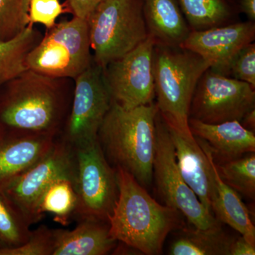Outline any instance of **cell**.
I'll return each instance as SVG.
<instances>
[{
    "label": "cell",
    "instance_id": "16",
    "mask_svg": "<svg viewBox=\"0 0 255 255\" xmlns=\"http://www.w3.org/2000/svg\"><path fill=\"white\" fill-rule=\"evenodd\" d=\"M189 126L193 135L209 145L213 157L224 162L255 152L254 132L238 121L211 124L189 118Z\"/></svg>",
    "mask_w": 255,
    "mask_h": 255
},
{
    "label": "cell",
    "instance_id": "9",
    "mask_svg": "<svg viewBox=\"0 0 255 255\" xmlns=\"http://www.w3.org/2000/svg\"><path fill=\"white\" fill-rule=\"evenodd\" d=\"M155 129L153 178L165 205L185 216L194 228L209 229L221 226V222L204 207L183 179L168 128L159 112L156 117Z\"/></svg>",
    "mask_w": 255,
    "mask_h": 255
},
{
    "label": "cell",
    "instance_id": "28",
    "mask_svg": "<svg viewBox=\"0 0 255 255\" xmlns=\"http://www.w3.org/2000/svg\"><path fill=\"white\" fill-rule=\"evenodd\" d=\"M60 0H31L29 6L30 23H41L50 29L56 19L65 12Z\"/></svg>",
    "mask_w": 255,
    "mask_h": 255
},
{
    "label": "cell",
    "instance_id": "3",
    "mask_svg": "<svg viewBox=\"0 0 255 255\" xmlns=\"http://www.w3.org/2000/svg\"><path fill=\"white\" fill-rule=\"evenodd\" d=\"M157 113L153 102L127 110L112 101L98 132L111 165L127 171L145 189L153 179Z\"/></svg>",
    "mask_w": 255,
    "mask_h": 255
},
{
    "label": "cell",
    "instance_id": "7",
    "mask_svg": "<svg viewBox=\"0 0 255 255\" xmlns=\"http://www.w3.org/2000/svg\"><path fill=\"white\" fill-rule=\"evenodd\" d=\"M75 147L59 136L50 152L0 189L30 226L43 216L38 211L42 195L55 180L66 178L76 182Z\"/></svg>",
    "mask_w": 255,
    "mask_h": 255
},
{
    "label": "cell",
    "instance_id": "29",
    "mask_svg": "<svg viewBox=\"0 0 255 255\" xmlns=\"http://www.w3.org/2000/svg\"><path fill=\"white\" fill-rule=\"evenodd\" d=\"M235 79L255 87V45L250 43L234 57L228 68V74Z\"/></svg>",
    "mask_w": 255,
    "mask_h": 255
},
{
    "label": "cell",
    "instance_id": "14",
    "mask_svg": "<svg viewBox=\"0 0 255 255\" xmlns=\"http://www.w3.org/2000/svg\"><path fill=\"white\" fill-rule=\"evenodd\" d=\"M57 138L0 127V189L46 155Z\"/></svg>",
    "mask_w": 255,
    "mask_h": 255
},
{
    "label": "cell",
    "instance_id": "24",
    "mask_svg": "<svg viewBox=\"0 0 255 255\" xmlns=\"http://www.w3.org/2000/svg\"><path fill=\"white\" fill-rule=\"evenodd\" d=\"M188 22L194 31L219 26L229 16L223 0H179Z\"/></svg>",
    "mask_w": 255,
    "mask_h": 255
},
{
    "label": "cell",
    "instance_id": "13",
    "mask_svg": "<svg viewBox=\"0 0 255 255\" xmlns=\"http://www.w3.org/2000/svg\"><path fill=\"white\" fill-rule=\"evenodd\" d=\"M255 38V25L251 21L191 31L181 47L200 55L211 63L212 70L227 76L234 57Z\"/></svg>",
    "mask_w": 255,
    "mask_h": 255
},
{
    "label": "cell",
    "instance_id": "8",
    "mask_svg": "<svg viewBox=\"0 0 255 255\" xmlns=\"http://www.w3.org/2000/svg\"><path fill=\"white\" fill-rule=\"evenodd\" d=\"M78 203L73 217L108 222L119 196L117 172L98 139L75 147Z\"/></svg>",
    "mask_w": 255,
    "mask_h": 255
},
{
    "label": "cell",
    "instance_id": "6",
    "mask_svg": "<svg viewBox=\"0 0 255 255\" xmlns=\"http://www.w3.org/2000/svg\"><path fill=\"white\" fill-rule=\"evenodd\" d=\"M87 19L74 16L55 23L26 58L28 70L75 80L93 63Z\"/></svg>",
    "mask_w": 255,
    "mask_h": 255
},
{
    "label": "cell",
    "instance_id": "19",
    "mask_svg": "<svg viewBox=\"0 0 255 255\" xmlns=\"http://www.w3.org/2000/svg\"><path fill=\"white\" fill-rule=\"evenodd\" d=\"M142 10L148 35L155 43L182 46L191 31L176 0H143Z\"/></svg>",
    "mask_w": 255,
    "mask_h": 255
},
{
    "label": "cell",
    "instance_id": "31",
    "mask_svg": "<svg viewBox=\"0 0 255 255\" xmlns=\"http://www.w3.org/2000/svg\"><path fill=\"white\" fill-rule=\"evenodd\" d=\"M255 246H252L243 236L234 240L230 247L229 255H255Z\"/></svg>",
    "mask_w": 255,
    "mask_h": 255
},
{
    "label": "cell",
    "instance_id": "18",
    "mask_svg": "<svg viewBox=\"0 0 255 255\" xmlns=\"http://www.w3.org/2000/svg\"><path fill=\"white\" fill-rule=\"evenodd\" d=\"M196 139L209 157L212 166L215 189L211 202L213 214L218 221L231 226L250 244L255 246V228L248 208L242 201L238 192L228 186L220 177L209 145L201 139L198 137Z\"/></svg>",
    "mask_w": 255,
    "mask_h": 255
},
{
    "label": "cell",
    "instance_id": "4",
    "mask_svg": "<svg viewBox=\"0 0 255 255\" xmlns=\"http://www.w3.org/2000/svg\"><path fill=\"white\" fill-rule=\"evenodd\" d=\"M152 65L159 113L169 127L187 136L193 135L189 126L191 100L211 63L182 47L155 43Z\"/></svg>",
    "mask_w": 255,
    "mask_h": 255
},
{
    "label": "cell",
    "instance_id": "25",
    "mask_svg": "<svg viewBox=\"0 0 255 255\" xmlns=\"http://www.w3.org/2000/svg\"><path fill=\"white\" fill-rule=\"evenodd\" d=\"M31 226L0 191V251L21 246L27 241Z\"/></svg>",
    "mask_w": 255,
    "mask_h": 255
},
{
    "label": "cell",
    "instance_id": "1",
    "mask_svg": "<svg viewBox=\"0 0 255 255\" xmlns=\"http://www.w3.org/2000/svg\"><path fill=\"white\" fill-rule=\"evenodd\" d=\"M1 87L0 127L59 136L71 107L73 80L26 70Z\"/></svg>",
    "mask_w": 255,
    "mask_h": 255
},
{
    "label": "cell",
    "instance_id": "2",
    "mask_svg": "<svg viewBox=\"0 0 255 255\" xmlns=\"http://www.w3.org/2000/svg\"><path fill=\"white\" fill-rule=\"evenodd\" d=\"M115 169L119 196L108 219L111 236L143 254H160L167 236L180 227V213L157 202L127 171Z\"/></svg>",
    "mask_w": 255,
    "mask_h": 255
},
{
    "label": "cell",
    "instance_id": "21",
    "mask_svg": "<svg viewBox=\"0 0 255 255\" xmlns=\"http://www.w3.org/2000/svg\"><path fill=\"white\" fill-rule=\"evenodd\" d=\"M233 240L221 226L209 229H184L182 236L172 243V255H229Z\"/></svg>",
    "mask_w": 255,
    "mask_h": 255
},
{
    "label": "cell",
    "instance_id": "30",
    "mask_svg": "<svg viewBox=\"0 0 255 255\" xmlns=\"http://www.w3.org/2000/svg\"><path fill=\"white\" fill-rule=\"evenodd\" d=\"M68 7L74 16L87 19L95 7V0H68Z\"/></svg>",
    "mask_w": 255,
    "mask_h": 255
},
{
    "label": "cell",
    "instance_id": "22",
    "mask_svg": "<svg viewBox=\"0 0 255 255\" xmlns=\"http://www.w3.org/2000/svg\"><path fill=\"white\" fill-rule=\"evenodd\" d=\"M78 203L75 184L66 178L57 179L47 188L39 201L38 211L42 216L48 213L63 225L74 216Z\"/></svg>",
    "mask_w": 255,
    "mask_h": 255
},
{
    "label": "cell",
    "instance_id": "17",
    "mask_svg": "<svg viewBox=\"0 0 255 255\" xmlns=\"http://www.w3.org/2000/svg\"><path fill=\"white\" fill-rule=\"evenodd\" d=\"M53 255H105L117 246L111 236L108 222L95 219L79 220L72 231L55 229Z\"/></svg>",
    "mask_w": 255,
    "mask_h": 255
},
{
    "label": "cell",
    "instance_id": "10",
    "mask_svg": "<svg viewBox=\"0 0 255 255\" xmlns=\"http://www.w3.org/2000/svg\"><path fill=\"white\" fill-rule=\"evenodd\" d=\"M112 102L103 68L93 61L74 80L71 107L60 138L74 147L95 141Z\"/></svg>",
    "mask_w": 255,
    "mask_h": 255
},
{
    "label": "cell",
    "instance_id": "26",
    "mask_svg": "<svg viewBox=\"0 0 255 255\" xmlns=\"http://www.w3.org/2000/svg\"><path fill=\"white\" fill-rule=\"evenodd\" d=\"M31 0H0V41L21 33L30 23Z\"/></svg>",
    "mask_w": 255,
    "mask_h": 255
},
{
    "label": "cell",
    "instance_id": "12",
    "mask_svg": "<svg viewBox=\"0 0 255 255\" xmlns=\"http://www.w3.org/2000/svg\"><path fill=\"white\" fill-rule=\"evenodd\" d=\"M155 41L150 36L136 48L103 68L112 100L127 110L153 102V57Z\"/></svg>",
    "mask_w": 255,
    "mask_h": 255
},
{
    "label": "cell",
    "instance_id": "33",
    "mask_svg": "<svg viewBox=\"0 0 255 255\" xmlns=\"http://www.w3.org/2000/svg\"><path fill=\"white\" fill-rule=\"evenodd\" d=\"M242 125L246 128L248 130H252V128L255 129V110H252L249 113L246 114L241 122Z\"/></svg>",
    "mask_w": 255,
    "mask_h": 255
},
{
    "label": "cell",
    "instance_id": "32",
    "mask_svg": "<svg viewBox=\"0 0 255 255\" xmlns=\"http://www.w3.org/2000/svg\"><path fill=\"white\" fill-rule=\"evenodd\" d=\"M242 11L248 16L251 21L255 19V0H241Z\"/></svg>",
    "mask_w": 255,
    "mask_h": 255
},
{
    "label": "cell",
    "instance_id": "34",
    "mask_svg": "<svg viewBox=\"0 0 255 255\" xmlns=\"http://www.w3.org/2000/svg\"><path fill=\"white\" fill-rule=\"evenodd\" d=\"M102 1H104V0H95V6Z\"/></svg>",
    "mask_w": 255,
    "mask_h": 255
},
{
    "label": "cell",
    "instance_id": "20",
    "mask_svg": "<svg viewBox=\"0 0 255 255\" xmlns=\"http://www.w3.org/2000/svg\"><path fill=\"white\" fill-rule=\"evenodd\" d=\"M42 37L41 31L30 24L14 38L0 41V88L28 70L26 58Z\"/></svg>",
    "mask_w": 255,
    "mask_h": 255
},
{
    "label": "cell",
    "instance_id": "27",
    "mask_svg": "<svg viewBox=\"0 0 255 255\" xmlns=\"http://www.w3.org/2000/svg\"><path fill=\"white\" fill-rule=\"evenodd\" d=\"M55 239V229L40 226L21 246L0 251V255H53Z\"/></svg>",
    "mask_w": 255,
    "mask_h": 255
},
{
    "label": "cell",
    "instance_id": "15",
    "mask_svg": "<svg viewBox=\"0 0 255 255\" xmlns=\"http://www.w3.org/2000/svg\"><path fill=\"white\" fill-rule=\"evenodd\" d=\"M166 125L183 179L195 193L201 204L213 214L211 202L214 196V179L209 157L194 135L187 136L167 124Z\"/></svg>",
    "mask_w": 255,
    "mask_h": 255
},
{
    "label": "cell",
    "instance_id": "23",
    "mask_svg": "<svg viewBox=\"0 0 255 255\" xmlns=\"http://www.w3.org/2000/svg\"><path fill=\"white\" fill-rule=\"evenodd\" d=\"M215 163L220 177L228 186L250 199H255V152L221 163Z\"/></svg>",
    "mask_w": 255,
    "mask_h": 255
},
{
    "label": "cell",
    "instance_id": "5",
    "mask_svg": "<svg viewBox=\"0 0 255 255\" xmlns=\"http://www.w3.org/2000/svg\"><path fill=\"white\" fill-rule=\"evenodd\" d=\"M93 60L102 68L148 37L141 0H104L87 18Z\"/></svg>",
    "mask_w": 255,
    "mask_h": 255
},
{
    "label": "cell",
    "instance_id": "11",
    "mask_svg": "<svg viewBox=\"0 0 255 255\" xmlns=\"http://www.w3.org/2000/svg\"><path fill=\"white\" fill-rule=\"evenodd\" d=\"M254 87L211 68L203 74L191 100L189 118L206 124L238 121L255 110Z\"/></svg>",
    "mask_w": 255,
    "mask_h": 255
}]
</instances>
